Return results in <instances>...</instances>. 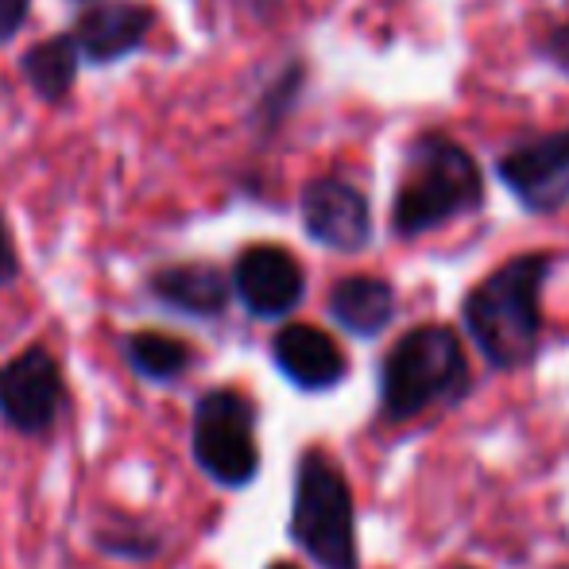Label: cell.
<instances>
[{"mask_svg":"<svg viewBox=\"0 0 569 569\" xmlns=\"http://www.w3.org/2000/svg\"><path fill=\"white\" fill-rule=\"evenodd\" d=\"M550 263L547 252L516 256L465 299V326L492 368H523L539 352Z\"/></svg>","mask_w":569,"mask_h":569,"instance_id":"obj_1","label":"cell"},{"mask_svg":"<svg viewBox=\"0 0 569 569\" xmlns=\"http://www.w3.org/2000/svg\"><path fill=\"white\" fill-rule=\"evenodd\" d=\"M469 383L465 349L450 326H419L403 333L380 368L383 419L403 422Z\"/></svg>","mask_w":569,"mask_h":569,"instance_id":"obj_4","label":"cell"},{"mask_svg":"<svg viewBox=\"0 0 569 569\" xmlns=\"http://www.w3.org/2000/svg\"><path fill=\"white\" fill-rule=\"evenodd\" d=\"M271 360L276 368L302 391H330L338 388L349 372V360H345L341 345L330 338L326 330L307 322H291L276 333L271 341Z\"/></svg>","mask_w":569,"mask_h":569,"instance_id":"obj_10","label":"cell"},{"mask_svg":"<svg viewBox=\"0 0 569 569\" xmlns=\"http://www.w3.org/2000/svg\"><path fill=\"white\" fill-rule=\"evenodd\" d=\"M120 357L143 383H179L194 368V349L159 330H136L120 338Z\"/></svg>","mask_w":569,"mask_h":569,"instance_id":"obj_14","label":"cell"},{"mask_svg":"<svg viewBox=\"0 0 569 569\" xmlns=\"http://www.w3.org/2000/svg\"><path fill=\"white\" fill-rule=\"evenodd\" d=\"M480 198H485V182H480L477 159L450 136L422 132L407 148V179L399 182L391 226L399 237H422L461 213H472Z\"/></svg>","mask_w":569,"mask_h":569,"instance_id":"obj_2","label":"cell"},{"mask_svg":"<svg viewBox=\"0 0 569 569\" xmlns=\"http://www.w3.org/2000/svg\"><path fill=\"white\" fill-rule=\"evenodd\" d=\"M93 547L120 562H151L163 555V535L132 516H109L106 523L93 527Z\"/></svg>","mask_w":569,"mask_h":569,"instance_id":"obj_16","label":"cell"},{"mask_svg":"<svg viewBox=\"0 0 569 569\" xmlns=\"http://www.w3.org/2000/svg\"><path fill=\"white\" fill-rule=\"evenodd\" d=\"M67 376L62 360L47 345H28L0 365V419L23 438H43L67 411Z\"/></svg>","mask_w":569,"mask_h":569,"instance_id":"obj_6","label":"cell"},{"mask_svg":"<svg viewBox=\"0 0 569 569\" xmlns=\"http://www.w3.org/2000/svg\"><path fill=\"white\" fill-rule=\"evenodd\" d=\"M190 453L198 469L221 488H248L260 472L256 403L237 388H210L190 415Z\"/></svg>","mask_w":569,"mask_h":569,"instance_id":"obj_5","label":"cell"},{"mask_svg":"<svg viewBox=\"0 0 569 569\" xmlns=\"http://www.w3.org/2000/svg\"><path fill=\"white\" fill-rule=\"evenodd\" d=\"M287 531L295 547L322 569H360L349 480L322 450H307L299 457Z\"/></svg>","mask_w":569,"mask_h":569,"instance_id":"obj_3","label":"cell"},{"mask_svg":"<svg viewBox=\"0 0 569 569\" xmlns=\"http://www.w3.org/2000/svg\"><path fill=\"white\" fill-rule=\"evenodd\" d=\"M159 307L187 318H218L229 307V279L213 263H171L148 279Z\"/></svg>","mask_w":569,"mask_h":569,"instance_id":"obj_11","label":"cell"},{"mask_svg":"<svg viewBox=\"0 0 569 569\" xmlns=\"http://www.w3.org/2000/svg\"><path fill=\"white\" fill-rule=\"evenodd\" d=\"M28 4L31 0H0V43L23 28V20H28Z\"/></svg>","mask_w":569,"mask_h":569,"instance_id":"obj_17","label":"cell"},{"mask_svg":"<svg viewBox=\"0 0 569 569\" xmlns=\"http://www.w3.org/2000/svg\"><path fill=\"white\" fill-rule=\"evenodd\" d=\"M16 276H20V260H16L12 237H8V226H4V218H0V287H8Z\"/></svg>","mask_w":569,"mask_h":569,"instance_id":"obj_18","label":"cell"},{"mask_svg":"<svg viewBox=\"0 0 569 569\" xmlns=\"http://www.w3.org/2000/svg\"><path fill=\"white\" fill-rule=\"evenodd\" d=\"M496 174L531 213L562 210L569 206V128L503 151Z\"/></svg>","mask_w":569,"mask_h":569,"instance_id":"obj_7","label":"cell"},{"mask_svg":"<svg viewBox=\"0 0 569 569\" xmlns=\"http://www.w3.org/2000/svg\"><path fill=\"white\" fill-rule=\"evenodd\" d=\"M268 569H299V566H291V562H276V566H268Z\"/></svg>","mask_w":569,"mask_h":569,"instance_id":"obj_20","label":"cell"},{"mask_svg":"<svg viewBox=\"0 0 569 569\" xmlns=\"http://www.w3.org/2000/svg\"><path fill=\"white\" fill-rule=\"evenodd\" d=\"M566 569H569V566H566Z\"/></svg>","mask_w":569,"mask_h":569,"instance_id":"obj_21","label":"cell"},{"mask_svg":"<svg viewBox=\"0 0 569 569\" xmlns=\"http://www.w3.org/2000/svg\"><path fill=\"white\" fill-rule=\"evenodd\" d=\"M547 54H550V59H555L562 70H569V20H566V23H558L555 36L547 39Z\"/></svg>","mask_w":569,"mask_h":569,"instance_id":"obj_19","label":"cell"},{"mask_svg":"<svg viewBox=\"0 0 569 569\" xmlns=\"http://www.w3.org/2000/svg\"><path fill=\"white\" fill-rule=\"evenodd\" d=\"M302 226L322 248L360 252L372 240V210H368V198L349 182L315 179L302 190Z\"/></svg>","mask_w":569,"mask_h":569,"instance_id":"obj_9","label":"cell"},{"mask_svg":"<svg viewBox=\"0 0 569 569\" xmlns=\"http://www.w3.org/2000/svg\"><path fill=\"white\" fill-rule=\"evenodd\" d=\"M232 291L252 318H287L307 295L299 260L279 244H256L232 263Z\"/></svg>","mask_w":569,"mask_h":569,"instance_id":"obj_8","label":"cell"},{"mask_svg":"<svg viewBox=\"0 0 569 569\" xmlns=\"http://www.w3.org/2000/svg\"><path fill=\"white\" fill-rule=\"evenodd\" d=\"M151 28V12L132 0L117 4H98L74 23V43L90 62H113L143 43Z\"/></svg>","mask_w":569,"mask_h":569,"instance_id":"obj_12","label":"cell"},{"mask_svg":"<svg viewBox=\"0 0 569 569\" xmlns=\"http://www.w3.org/2000/svg\"><path fill=\"white\" fill-rule=\"evenodd\" d=\"M78 54L82 47L70 39H47V43H36L28 54H23V78L31 82V90L47 101H59L62 93L74 86L78 74Z\"/></svg>","mask_w":569,"mask_h":569,"instance_id":"obj_15","label":"cell"},{"mask_svg":"<svg viewBox=\"0 0 569 569\" xmlns=\"http://www.w3.org/2000/svg\"><path fill=\"white\" fill-rule=\"evenodd\" d=\"M330 318L352 338H376L396 318V291L388 279L349 276L330 291Z\"/></svg>","mask_w":569,"mask_h":569,"instance_id":"obj_13","label":"cell"}]
</instances>
